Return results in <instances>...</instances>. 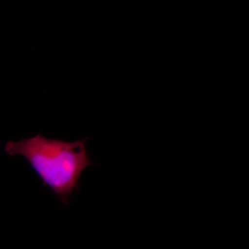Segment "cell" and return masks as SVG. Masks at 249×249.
I'll return each mask as SVG.
<instances>
[{
	"label": "cell",
	"instance_id": "1",
	"mask_svg": "<svg viewBox=\"0 0 249 249\" xmlns=\"http://www.w3.org/2000/svg\"><path fill=\"white\" fill-rule=\"evenodd\" d=\"M88 138L67 142L47 138L41 134L19 142L9 141L4 150L10 156H20L64 204L80 188L82 174L93 165L87 150Z\"/></svg>",
	"mask_w": 249,
	"mask_h": 249
}]
</instances>
